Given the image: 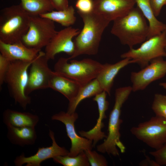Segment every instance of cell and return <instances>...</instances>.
Returning a JSON list of instances; mask_svg holds the SVG:
<instances>
[{
    "instance_id": "6da1fadb",
    "label": "cell",
    "mask_w": 166,
    "mask_h": 166,
    "mask_svg": "<svg viewBox=\"0 0 166 166\" xmlns=\"http://www.w3.org/2000/svg\"><path fill=\"white\" fill-rule=\"evenodd\" d=\"M77 12L84 26L73 40L74 51L68 58L69 60L82 55L97 54L103 33L110 22L93 11L89 13Z\"/></svg>"
},
{
    "instance_id": "7a4b0ae2",
    "label": "cell",
    "mask_w": 166,
    "mask_h": 166,
    "mask_svg": "<svg viewBox=\"0 0 166 166\" xmlns=\"http://www.w3.org/2000/svg\"><path fill=\"white\" fill-rule=\"evenodd\" d=\"M113 21L111 33L117 37L122 44L128 46L130 49L147 39L149 26L137 6L133 8L126 15Z\"/></svg>"
},
{
    "instance_id": "3957f363",
    "label": "cell",
    "mask_w": 166,
    "mask_h": 166,
    "mask_svg": "<svg viewBox=\"0 0 166 166\" xmlns=\"http://www.w3.org/2000/svg\"><path fill=\"white\" fill-rule=\"evenodd\" d=\"M132 91L131 86L121 87L116 89L114 104L109 116L108 135L104 142L97 146L98 152L114 156L119 155L117 148L121 153L125 152V147L120 140V130L122 122L120 116L122 106Z\"/></svg>"
},
{
    "instance_id": "277c9868",
    "label": "cell",
    "mask_w": 166,
    "mask_h": 166,
    "mask_svg": "<svg viewBox=\"0 0 166 166\" xmlns=\"http://www.w3.org/2000/svg\"><path fill=\"white\" fill-rule=\"evenodd\" d=\"M30 18L19 4L2 9L0 12V41L13 43L21 41L28 30Z\"/></svg>"
},
{
    "instance_id": "5b68a950",
    "label": "cell",
    "mask_w": 166,
    "mask_h": 166,
    "mask_svg": "<svg viewBox=\"0 0 166 166\" xmlns=\"http://www.w3.org/2000/svg\"><path fill=\"white\" fill-rule=\"evenodd\" d=\"M60 58L54 65V71L70 79L81 86L96 78L103 64L90 58L81 60Z\"/></svg>"
},
{
    "instance_id": "8992f818",
    "label": "cell",
    "mask_w": 166,
    "mask_h": 166,
    "mask_svg": "<svg viewBox=\"0 0 166 166\" xmlns=\"http://www.w3.org/2000/svg\"><path fill=\"white\" fill-rule=\"evenodd\" d=\"M33 61H11L5 78V82L7 84L11 96L15 103L24 109L31 102L30 97L26 93V89L28 81V69Z\"/></svg>"
},
{
    "instance_id": "52a82bcc",
    "label": "cell",
    "mask_w": 166,
    "mask_h": 166,
    "mask_svg": "<svg viewBox=\"0 0 166 166\" xmlns=\"http://www.w3.org/2000/svg\"><path fill=\"white\" fill-rule=\"evenodd\" d=\"M166 30L143 42L138 48L130 49L121 55L122 58H129L143 68L152 60L160 57H166Z\"/></svg>"
},
{
    "instance_id": "ba28073f",
    "label": "cell",
    "mask_w": 166,
    "mask_h": 166,
    "mask_svg": "<svg viewBox=\"0 0 166 166\" xmlns=\"http://www.w3.org/2000/svg\"><path fill=\"white\" fill-rule=\"evenodd\" d=\"M130 131L137 139L158 150L166 143V119L155 115L133 127Z\"/></svg>"
},
{
    "instance_id": "9c48e42d",
    "label": "cell",
    "mask_w": 166,
    "mask_h": 166,
    "mask_svg": "<svg viewBox=\"0 0 166 166\" xmlns=\"http://www.w3.org/2000/svg\"><path fill=\"white\" fill-rule=\"evenodd\" d=\"M57 32L54 22L40 16H30L28 30L21 41L29 48L41 50Z\"/></svg>"
},
{
    "instance_id": "30bf717a",
    "label": "cell",
    "mask_w": 166,
    "mask_h": 166,
    "mask_svg": "<svg viewBox=\"0 0 166 166\" xmlns=\"http://www.w3.org/2000/svg\"><path fill=\"white\" fill-rule=\"evenodd\" d=\"M166 75V60L163 57L155 58L140 71L132 72L130 76L132 91L143 90L152 82Z\"/></svg>"
},
{
    "instance_id": "8fae6325",
    "label": "cell",
    "mask_w": 166,
    "mask_h": 166,
    "mask_svg": "<svg viewBox=\"0 0 166 166\" xmlns=\"http://www.w3.org/2000/svg\"><path fill=\"white\" fill-rule=\"evenodd\" d=\"M49 60L41 51L30 67L26 93L28 95L37 90L49 88L52 71L49 67Z\"/></svg>"
},
{
    "instance_id": "7c38bea8",
    "label": "cell",
    "mask_w": 166,
    "mask_h": 166,
    "mask_svg": "<svg viewBox=\"0 0 166 166\" xmlns=\"http://www.w3.org/2000/svg\"><path fill=\"white\" fill-rule=\"evenodd\" d=\"M78 118V114L76 112L69 114L64 111L56 113L51 117L52 120L60 121L65 124L67 136L71 143L68 155L71 157L76 156L86 150H92L93 147L92 141L77 134L74 123Z\"/></svg>"
},
{
    "instance_id": "4fadbf2b",
    "label": "cell",
    "mask_w": 166,
    "mask_h": 166,
    "mask_svg": "<svg viewBox=\"0 0 166 166\" xmlns=\"http://www.w3.org/2000/svg\"><path fill=\"white\" fill-rule=\"evenodd\" d=\"M80 30L72 26L57 31L45 47V55L49 60L53 59L56 54L64 52L71 56L74 53L75 46L73 39Z\"/></svg>"
},
{
    "instance_id": "5bb4252c",
    "label": "cell",
    "mask_w": 166,
    "mask_h": 166,
    "mask_svg": "<svg viewBox=\"0 0 166 166\" xmlns=\"http://www.w3.org/2000/svg\"><path fill=\"white\" fill-rule=\"evenodd\" d=\"M49 136L52 141L51 146L38 148L36 153L28 157L25 156L24 153L17 156L14 161L16 166H21L26 164V166H40L43 161L59 156L68 155L69 151L65 147L59 146L55 140L53 132L49 130Z\"/></svg>"
},
{
    "instance_id": "9a60e30c",
    "label": "cell",
    "mask_w": 166,
    "mask_h": 166,
    "mask_svg": "<svg viewBox=\"0 0 166 166\" xmlns=\"http://www.w3.org/2000/svg\"><path fill=\"white\" fill-rule=\"evenodd\" d=\"M93 11L110 22L127 14L134 7L135 0H94Z\"/></svg>"
},
{
    "instance_id": "2e32d148",
    "label": "cell",
    "mask_w": 166,
    "mask_h": 166,
    "mask_svg": "<svg viewBox=\"0 0 166 166\" xmlns=\"http://www.w3.org/2000/svg\"><path fill=\"white\" fill-rule=\"evenodd\" d=\"M107 94L103 91L97 94L93 98L97 105L99 116L95 126L91 129L87 131L81 130L79 132L81 136L93 142V147L99 140L106 138L107 135L102 132L101 129L104 126L103 120L106 118L105 112L108 109L109 103L106 100Z\"/></svg>"
},
{
    "instance_id": "e0dca14e",
    "label": "cell",
    "mask_w": 166,
    "mask_h": 166,
    "mask_svg": "<svg viewBox=\"0 0 166 166\" xmlns=\"http://www.w3.org/2000/svg\"><path fill=\"white\" fill-rule=\"evenodd\" d=\"M41 51L26 46L21 41L13 43H7L0 41V54L10 61H32Z\"/></svg>"
},
{
    "instance_id": "ac0fdd59",
    "label": "cell",
    "mask_w": 166,
    "mask_h": 166,
    "mask_svg": "<svg viewBox=\"0 0 166 166\" xmlns=\"http://www.w3.org/2000/svg\"><path fill=\"white\" fill-rule=\"evenodd\" d=\"M135 61L129 58H123L114 64L106 63L103 67L96 79L103 91L110 96L114 79L120 71L124 67Z\"/></svg>"
},
{
    "instance_id": "d6986e66",
    "label": "cell",
    "mask_w": 166,
    "mask_h": 166,
    "mask_svg": "<svg viewBox=\"0 0 166 166\" xmlns=\"http://www.w3.org/2000/svg\"><path fill=\"white\" fill-rule=\"evenodd\" d=\"M81 87L76 81L54 71L49 84V88L62 94L69 101L75 97Z\"/></svg>"
},
{
    "instance_id": "ffe728a7",
    "label": "cell",
    "mask_w": 166,
    "mask_h": 166,
    "mask_svg": "<svg viewBox=\"0 0 166 166\" xmlns=\"http://www.w3.org/2000/svg\"><path fill=\"white\" fill-rule=\"evenodd\" d=\"M2 118L3 123L6 126L35 127L39 121L37 115L10 109L4 111Z\"/></svg>"
},
{
    "instance_id": "44dd1931",
    "label": "cell",
    "mask_w": 166,
    "mask_h": 166,
    "mask_svg": "<svg viewBox=\"0 0 166 166\" xmlns=\"http://www.w3.org/2000/svg\"><path fill=\"white\" fill-rule=\"evenodd\" d=\"M7 137L10 142L21 146L34 144L37 138L35 127L7 126Z\"/></svg>"
},
{
    "instance_id": "7402d4cb",
    "label": "cell",
    "mask_w": 166,
    "mask_h": 166,
    "mask_svg": "<svg viewBox=\"0 0 166 166\" xmlns=\"http://www.w3.org/2000/svg\"><path fill=\"white\" fill-rule=\"evenodd\" d=\"M137 6L148 22L149 30L147 39L160 34L166 30V25L156 18L149 0H135Z\"/></svg>"
},
{
    "instance_id": "603a6c76",
    "label": "cell",
    "mask_w": 166,
    "mask_h": 166,
    "mask_svg": "<svg viewBox=\"0 0 166 166\" xmlns=\"http://www.w3.org/2000/svg\"><path fill=\"white\" fill-rule=\"evenodd\" d=\"M103 91L96 78L81 86L75 97L69 101L66 112L69 114L75 112L77 106L82 100L94 97Z\"/></svg>"
},
{
    "instance_id": "cb8c5ba5",
    "label": "cell",
    "mask_w": 166,
    "mask_h": 166,
    "mask_svg": "<svg viewBox=\"0 0 166 166\" xmlns=\"http://www.w3.org/2000/svg\"><path fill=\"white\" fill-rule=\"evenodd\" d=\"M39 16L57 22L66 27L71 26L74 24L76 18L75 10L72 6L60 10H53L42 14Z\"/></svg>"
},
{
    "instance_id": "d4e9b609",
    "label": "cell",
    "mask_w": 166,
    "mask_h": 166,
    "mask_svg": "<svg viewBox=\"0 0 166 166\" xmlns=\"http://www.w3.org/2000/svg\"><path fill=\"white\" fill-rule=\"evenodd\" d=\"M30 16H39L54 9L50 0H21L19 4Z\"/></svg>"
},
{
    "instance_id": "484cf974",
    "label": "cell",
    "mask_w": 166,
    "mask_h": 166,
    "mask_svg": "<svg viewBox=\"0 0 166 166\" xmlns=\"http://www.w3.org/2000/svg\"><path fill=\"white\" fill-rule=\"evenodd\" d=\"M55 163L64 166H89V163L84 151L81 152L76 156L71 157L68 155L59 156L53 158Z\"/></svg>"
},
{
    "instance_id": "4316f807",
    "label": "cell",
    "mask_w": 166,
    "mask_h": 166,
    "mask_svg": "<svg viewBox=\"0 0 166 166\" xmlns=\"http://www.w3.org/2000/svg\"><path fill=\"white\" fill-rule=\"evenodd\" d=\"M151 108L155 115L166 119V95L160 93L155 94Z\"/></svg>"
},
{
    "instance_id": "83f0119b",
    "label": "cell",
    "mask_w": 166,
    "mask_h": 166,
    "mask_svg": "<svg viewBox=\"0 0 166 166\" xmlns=\"http://www.w3.org/2000/svg\"><path fill=\"white\" fill-rule=\"evenodd\" d=\"M85 152L87 159L91 166H107L108 162L105 158L96 151L88 149Z\"/></svg>"
},
{
    "instance_id": "f1b7e54d",
    "label": "cell",
    "mask_w": 166,
    "mask_h": 166,
    "mask_svg": "<svg viewBox=\"0 0 166 166\" xmlns=\"http://www.w3.org/2000/svg\"><path fill=\"white\" fill-rule=\"evenodd\" d=\"M94 0H77L75 7L77 12L83 13H89L93 11Z\"/></svg>"
},
{
    "instance_id": "f546056e",
    "label": "cell",
    "mask_w": 166,
    "mask_h": 166,
    "mask_svg": "<svg viewBox=\"0 0 166 166\" xmlns=\"http://www.w3.org/2000/svg\"><path fill=\"white\" fill-rule=\"evenodd\" d=\"M159 166H166V143L160 149L149 152Z\"/></svg>"
},
{
    "instance_id": "4dcf8cb0",
    "label": "cell",
    "mask_w": 166,
    "mask_h": 166,
    "mask_svg": "<svg viewBox=\"0 0 166 166\" xmlns=\"http://www.w3.org/2000/svg\"><path fill=\"white\" fill-rule=\"evenodd\" d=\"M10 62V61L0 53V85L1 87L5 82V77L9 69Z\"/></svg>"
},
{
    "instance_id": "1f68e13d",
    "label": "cell",
    "mask_w": 166,
    "mask_h": 166,
    "mask_svg": "<svg viewBox=\"0 0 166 166\" xmlns=\"http://www.w3.org/2000/svg\"><path fill=\"white\" fill-rule=\"evenodd\" d=\"M150 4L156 17L159 15L163 7L166 5V0H149Z\"/></svg>"
},
{
    "instance_id": "d6a6232c",
    "label": "cell",
    "mask_w": 166,
    "mask_h": 166,
    "mask_svg": "<svg viewBox=\"0 0 166 166\" xmlns=\"http://www.w3.org/2000/svg\"><path fill=\"white\" fill-rule=\"evenodd\" d=\"M54 8L57 10L65 9L69 6L68 0H50Z\"/></svg>"
},
{
    "instance_id": "836d02e7",
    "label": "cell",
    "mask_w": 166,
    "mask_h": 166,
    "mask_svg": "<svg viewBox=\"0 0 166 166\" xmlns=\"http://www.w3.org/2000/svg\"><path fill=\"white\" fill-rule=\"evenodd\" d=\"M147 157L146 158L142 161L140 163V165L142 166L151 165L155 166H159L155 160H151Z\"/></svg>"
},
{
    "instance_id": "e575fe53",
    "label": "cell",
    "mask_w": 166,
    "mask_h": 166,
    "mask_svg": "<svg viewBox=\"0 0 166 166\" xmlns=\"http://www.w3.org/2000/svg\"><path fill=\"white\" fill-rule=\"evenodd\" d=\"M159 85L160 86L162 87L164 89L166 90V82H160Z\"/></svg>"
},
{
    "instance_id": "d590c367",
    "label": "cell",
    "mask_w": 166,
    "mask_h": 166,
    "mask_svg": "<svg viewBox=\"0 0 166 166\" xmlns=\"http://www.w3.org/2000/svg\"><path fill=\"white\" fill-rule=\"evenodd\" d=\"M165 51L166 52V47H165Z\"/></svg>"
},
{
    "instance_id": "8d00e7d4",
    "label": "cell",
    "mask_w": 166,
    "mask_h": 166,
    "mask_svg": "<svg viewBox=\"0 0 166 166\" xmlns=\"http://www.w3.org/2000/svg\"></svg>"
}]
</instances>
